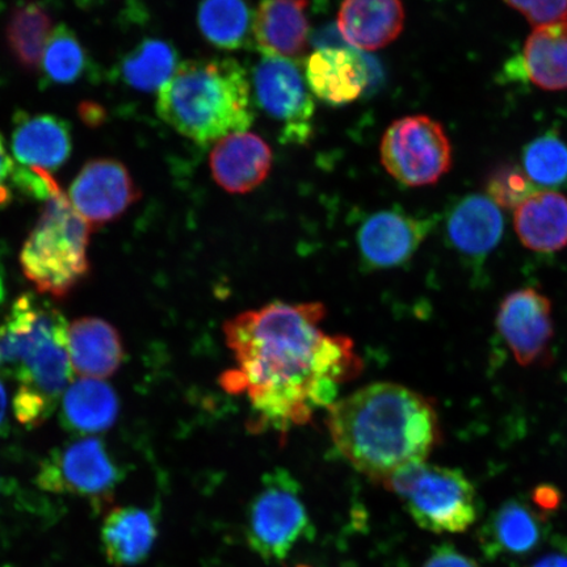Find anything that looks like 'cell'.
I'll return each instance as SVG.
<instances>
[{
  "mask_svg": "<svg viewBox=\"0 0 567 567\" xmlns=\"http://www.w3.org/2000/svg\"><path fill=\"white\" fill-rule=\"evenodd\" d=\"M523 65L538 89L567 90V20L535 28L524 44Z\"/></svg>",
  "mask_w": 567,
  "mask_h": 567,
  "instance_id": "603a6c76",
  "label": "cell"
},
{
  "mask_svg": "<svg viewBox=\"0 0 567 567\" xmlns=\"http://www.w3.org/2000/svg\"><path fill=\"white\" fill-rule=\"evenodd\" d=\"M71 151L73 141L65 120L24 112L13 120L12 154L19 168L53 174L65 165Z\"/></svg>",
  "mask_w": 567,
  "mask_h": 567,
  "instance_id": "2e32d148",
  "label": "cell"
},
{
  "mask_svg": "<svg viewBox=\"0 0 567 567\" xmlns=\"http://www.w3.org/2000/svg\"><path fill=\"white\" fill-rule=\"evenodd\" d=\"M305 80L319 101L346 105L363 95L370 83V71L363 56L352 49L323 47L308 56Z\"/></svg>",
  "mask_w": 567,
  "mask_h": 567,
  "instance_id": "9a60e30c",
  "label": "cell"
},
{
  "mask_svg": "<svg viewBox=\"0 0 567 567\" xmlns=\"http://www.w3.org/2000/svg\"><path fill=\"white\" fill-rule=\"evenodd\" d=\"M252 82L261 109L286 126L284 137L292 142L307 140L316 105L299 68L290 60L264 56L254 69Z\"/></svg>",
  "mask_w": 567,
  "mask_h": 567,
  "instance_id": "9c48e42d",
  "label": "cell"
},
{
  "mask_svg": "<svg viewBox=\"0 0 567 567\" xmlns=\"http://www.w3.org/2000/svg\"><path fill=\"white\" fill-rule=\"evenodd\" d=\"M158 538L157 515L148 509L113 507L104 516L101 540L106 561L115 567L145 563Z\"/></svg>",
  "mask_w": 567,
  "mask_h": 567,
  "instance_id": "ffe728a7",
  "label": "cell"
},
{
  "mask_svg": "<svg viewBox=\"0 0 567 567\" xmlns=\"http://www.w3.org/2000/svg\"><path fill=\"white\" fill-rule=\"evenodd\" d=\"M536 27L558 23L567 19V0H505Z\"/></svg>",
  "mask_w": 567,
  "mask_h": 567,
  "instance_id": "4dcf8cb0",
  "label": "cell"
},
{
  "mask_svg": "<svg viewBox=\"0 0 567 567\" xmlns=\"http://www.w3.org/2000/svg\"><path fill=\"white\" fill-rule=\"evenodd\" d=\"M528 567H567V542L555 538L548 549L534 559Z\"/></svg>",
  "mask_w": 567,
  "mask_h": 567,
  "instance_id": "d6a6232c",
  "label": "cell"
},
{
  "mask_svg": "<svg viewBox=\"0 0 567 567\" xmlns=\"http://www.w3.org/2000/svg\"><path fill=\"white\" fill-rule=\"evenodd\" d=\"M80 112L84 123L89 125H101L104 122L105 112L101 105L84 103L82 104Z\"/></svg>",
  "mask_w": 567,
  "mask_h": 567,
  "instance_id": "d590c367",
  "label": "cell"
},
{
  "mask_svg": "<svg viewBox=\"0 0 567 567\" xmlns=\"http://www.w3.org/2000/svg\"><path fill=\"white\" fill-rule=\"evenodd\" d=\"M324 318L321 302L274 301L224 324L234 364L219 385L245 396L254 432L286 436L307 425L363 372L353 340L324 331Z\"/></svg>",
  "mask_w": 567,
  "mask_h": 567,
  "instance_id": "6da1fadb",
  "label": "cell"
},
{
  "mask_svg": "<svg viewBox=\"0 0 567 567\" xmlns=\"http://www.w3.org/2000/svg\"><path fill=\"white\" fill-rule=\"evenodd\" d=\"M3 299H4V286H3L2 278H0V302H2Z\"/></svg>",
  "mask_w": 567,
  "mask_h": 567,
  "instance_id": "74e56055",
  "label": "cell"
},
{
  "mask_svg": "<svg viewBox=\"0 0 567 567\" xmlns=\"http://www.w3.org/2000/svg\"><path fill=\"white\" fill-rule=\"evenodd\" d=\"M309 0H261L254 11L252 41L265 56L295 60L307 52Z\"/></svg>",
  "mask_w": 567,
  "mask_h": 567,
  "instance_id": "e0dca14e",
  "label": "cell"
},
{
  "mask_svg": "<svg viewBox=\"0 0 567 567\" xmlns=\"http://www.w3.org/2000/svg\"><path fill=\"white\" fill-rule=\"evenodd\" d=\"M90 231L62 190L47 200L20 255L25 278L40 293L63 299L86 278Z\"/></svg>",
  "mask_w": 567,
  "mask_h": 567,
  "instance_id": "277c9868",
  "label": "cell"
},
{
  "mask_svg": "<svg viewBox=\"0 0 567 567\" xmlns=\"http://www.w3.org/2000/svg\"><path fill=\"white\" fill-rule=\"evenodd\" d=\"M380 155L386 173L406 187L431 186L452 166L443 125L424 115L395 120L381 140Z\"/></svg>",
  "mask_w": 567,
  "mask_h": 567,
  "instance_id": "52a82bcc",
  "label": "cell"
},
{
  "mask_svg": "<svg viewBox=\"0 0 567 567\" xmlns=\"http://www.w3.org/2000/svg\"><path fill=\"white\" fill-rule=\"evenodd\" d=\"M157 112L182 136L210 144L252 125L250 82L233 59L186 61L159 90Z\"/></svg>",
  "mask_w": 567,
  "mask_h": 567,
  "instance_id": "3957f363",
  "label": "cell"
},
{
  "mask_svg": "<svg viewBox=\"0 0 567 567\" xmlns=\"http://www.w3.org/2000/svg\"><path fill=\"white\" fill-rule=\"evenodd\" d=\"M52 24L51 13L38 2L21 3L13 9L6 25V44L21 69L30 73L38 70L52 35Z\"/></svg>",
  "mask_w": 567,
  "mask_h": 567,
  "instance_id": "d4e9b609",
  "label": "cell"
},
{
  "mask_svg": "<svg viewBox=\"0 0 567 567\" xmlns=\"http://www.w3.org/2000/svg\"><path fill=\"white\" fill-rule=\"evenodd\" d=\"M13 166L16 165H13L9 153H7L2 134H0V207H3V205L11 200V193L6 183L12 176Z\"/></svg>",
  "mask_w": 567,
  "mask_h": 567,
  "instance_id": "e575fe53",
  "label": "cell"
},
{
  "mask_svg": "<svg viewBox=\"0 0 567 567\" xmlns=\"http://www.w3.org/2000/svg\"><path fill=\"white\" fill-rule=\"evenodd\" d=\"M423 567H480L473 558L453 547L451 544L439 545L432 550Z\"/></svg>",
  "mask_w": 567,
  "mask_h": 567,
  "instance_id": "1f68e13d",
  "label": "cell"
},
{
  "mask_svg": "<svg viewBox=\"0 0 567 567\" xmlns=\"http://www.w3.org/2000/svg\"><path fill=\"white\" fill-rule=\"evenodd\" d=\"M405 27L402 0H343L338 12L339 33L361 51L392 44Z\"/></svg>",
  "mask_w": 567,
  "mask_h": 567,
  "instance_id": "d6986e66",
  "label": "cell"
},
{
  "mask_svg": "<svg viewBox=\"0 0 567 567\" xmlns=\"http://www.w3.org/2000/svg\"><path fill=\"white\" fill-rule=\"evenodd\" d=\"M141 190L122 162L86 163L70 187V203L90 225L115 221L140 200Z\"/></svg>",
  "mask_w": 567,
  "mask_h": 567,
  "instance_id": "8fae6325",
  "label": "cell"
},
{
  "mask_svg": "<svg viewBox=\"0 0 567 567\" xmlns=\"http://www.w3.org/2000/svg\"><path fill=\"white\" fill-rule=\"evenodd\" d=\"M87 68V54L76 34L66 25L52 33L44 52L42 70L49 82L73 84L81 80Z\"/></svg>",
  "mask_w": 567,
  "mask_h": 567,
  "instance_id": "f1b7e54d",
  "label": "cell"
},
{
  "mask_svg": "<svg viewBox=\"0 0 567 567\" xmlns=\"http://www.w3.org/2000/svg\"><path fill=\"white\" fill-rule=\"evenodd\" d=\"M124 473L101 439L66 444L42 461L35 484L52 494L89 499L97 512L113 499Z\"/></svg>",
  "mask_w": 567,
  "mask_h": 567,
  "instance_id": "ba28073f",
  "label": "cell"
},
{
  "mask_svg": "<svg viewBox=\"0 0 567 567\" xmlns=\"http://www.w3.org/2000/svg\"><path fill=\"white\" fill-rule=\"evenodd\" d=\"M532 503L540 509L544 515L555 513L559 503H561V494L553 486H538L532 495Z\"/></svg>",
  "mask_w": 567,
  "mask_h": 567,
  "instance_id": "836d02e7",
  "label": "cell"
},
{
  "mask_svg": "<svg viewBox=\"0 0 567 567\" xmlns=\"http://www.w3.org/2000/svg\"><path fill=\"white\" fill-rule=\"evenodd\" d=\"M517 238L530 251L550 254L567 247V197L556 190H536L517 205Z\"/></svg>",
  "mask_w": 567,
  "mask_h": 567,
  "instance_id": "44dd1931",
  "label": "cell"
},
{
  "mask_svg": "<svg viewBox=\"0 0 567 567\" xmlns=\"http://www.w3.org/2000/svg\"><path fill=\"white\" fill-rule=\"evenodd\" d=\"M445 229L457 252L466 258L482 259L499 245L505 233V218L491 197L467 195L452 205Z\"/></svg>",
  "mask_w": 567,
  "mask_h": 567,
  "instance_id": "ac0fdd59",
  "label": "cell"
},
{
  "mask_svg": "<svg viewBox=\"0 0 567 567\" xmlns=\"http://www.w3.org/2000/svg\"><path fill=\"white\" fill-rule=\"evenodd\" d=\"M118 410V399L111 385L84 379L74 382L63 396L61 420L76 434H97L115 424Z\"/></svg>",
  "mask_w": 567,
  "mask_h": 567,
  "instance_id": "cb8c5ba5",
  "label": "cell"
},
{
  "mask_svg": "<svg viewBox=\"0 0 567 567\" xmlns=\"http://www.w3.org/2000/svg\"><path fill=\"white\" fill-rule=\"evenodd\" d=\"M384 485L405 502L411 517L432 534H461L480 517L476 488L453 467L416 463L389 477Z\"/></svg>",
  "mask_w": 567,
  "mask_h": 567,
  "instance_id": "5b68a950",
  "label": "cell"
},
{
  "mask_svg": "<svg viewBox=\"0 0 567 567\" xmlns=\"http://www.w3.org/2000/svg\"><path fill=\"white\" fill-rule=\"evenodd\" d=\"M179 68L176 49L166 41L148 39L127 54L120 74L127 86L141 91L161 90Z\"/></svg>",
  "mask_w": 567,
  "mask_h": 567,
  "instance_id": "4316f807",
  "label": "cell"
},
{
  "mask_svg": "<svg viewBox=\"0 0 567 567\" xmlns=\"http://www.w3.org/2000/svg\"><path fill=\"white\" fill-rule=\"evenodd\" d=\"M68 350L75 371L87 378H110L125 358L122 337L101 318H81L70 326Z\"/></svg>",
  "mask_w": 567,
  "mask_h": 567,
  "instance_id": "7402d4cb",
  "label": "cell"
},
{
  "mask_svg": "<svg viewBox=\"0 0 567 567\" xmlns=\"http://www.w3.org/2000/svg\"><path fill=\"white\" fill-rule=\"evenodd\" d=\"M496 329L517 363L534 365L547 358L555 337L551 302L535 288L514 290L501 303Z\"/></svg>",
  "mask_w": 567,
  "mask_h": 567,
  "instance_id": "30bf717a",
  "label": "cell"
},
{
  "mask_svg": "<svg viewBox=\"0 0 567 567\" xmlns=\"http://www.w3.org/2000/svg\"><path fill=\"white\" fill-rule=\"evenodd\" d=\"M313 536L299 482L284 470L265 474L247 509L248 547L267 561H281L297 544Z\"/></svg>",
  "mask_w": 567,
  "mask_h": 567,
  "instance_id": "8992f818",
  "label": "cell"
},
{
  "mask_svg": "<svg viewBox=\"0 0 567 567\" xmlns=\"http://www.w3.org/2000/svg\"><path fill=\"white\" fill-rule=\"evenodd\" d=\"M326 425L339 455L381 484L424 463L441 441L434 403L394 382H374L337 400Z\"/></svg>",
  "mask_w": 567,
  "mask_h": 567,
  "instance_id": "7a4b0ae2",
  "label": "cell"
},
{
  "mask_svg": "<svg viewBox=\"0 0 567 567\" xmlns=\"http://www.w3.org/2000/svg\"><path fill=\"white\" fill-rule=\"evenodd\" d=\"M431 228V219L405 210L375 212L359 228L360 258L370 269L399 268L413 259Z\"/></svg>",
  "mask_w": 567,
  "mask_h": 567,
  "instance_id": "7c38bea8",
  "label": "cell"
},
{
  "mask_svg": "<svg viewBox=\"0 0 567 567\" xmlns=\"http://www.w3.org/2000/svg\"><path fill=\"white\" fill-rule=\"evenodd\" d=\"M7 408H9V401H7L6 389L0 382V435L3 434L7 427Z\"/></svg>",
  "mask_w": 567,
  "mask_h": 567,
  "instance_id": "8d00e7d4",
  "label": "cell"
},
{
  "mask_svg": "<svg viewBox=\"0 0 567 567\" xmlns=\"http://www.w3.org/2000/svg\"><path fill=\"white\" fill-rule=\"evenodd\" d=\"M523 172L532 184L559 188L567 184V144L557 133L532 140L523 151Z\"/></svg>",
  "mask_w": 567,
  "mask_h": 567,
  "instance_id": "83f0119b",
  "label": "cell"
},
{
  "mask_svg": "<svg viewBox=\"0 0 567 567\" xmlns=\"http://www.w3.org/2000/svg\"><path fill=\"white\" fill-rule=\"evenodd\" d=\"M488 197L499 208L516 209L527 197L536 193L534 184L523 169L503 167L495 172L487 184Z\"/></svg>",
  "mask_w": 567,
  "mask_h": 567,
  "instance_id": "f546056e",
  "label": "cell"
},
{
  "mask_svg": "<svg viewBox=\"0 0 567 567\" xmlns=\"http://www.w3.org/2000/svg\"><path fill=\"white\" fill-rule=\"evenodd\" d=\"M197 21L204 38L224 51L246 48L252 40L254 11L247 0H203Z\"/></svg>",
  "mask_w": 567,
  "mask_h": 567,
  "instance_id": "484cf974",
  "label": "cell"
},
{
  "mask_svg": "<svg viewBox=\"0 0 567 567\" xmlns=\"http://www.w3.org/2000/svg\"><path fill=\"white\" fill-rule=\"evenodd\" d=\"M272 162L271 147L251 132L231 133L217 141L209 157L213 179L234 195L258 188L271 173Z\"/></svg>",
  "mask_w": 567,
  "mask_h": 567,
  "instance_id": "5bb4252c",
  "label": "cell"
},
{
  "mask_svg": "<svg viewBox=\"0 0 567 567\" xmlns=\"http://www.w3.org/2000/svg\"><path fill=\"white\" fill-rule=\"evenodd\" d=\"M547 537V515L534 503L508 501L487 517L478 532L487 558H523L542 547Z\"/></svg>",
  "mask_w": 567,
  "mask_h": 567,
  "instance_id": "4fadbf2b",
  "label": "cell"
}]
</instances>
